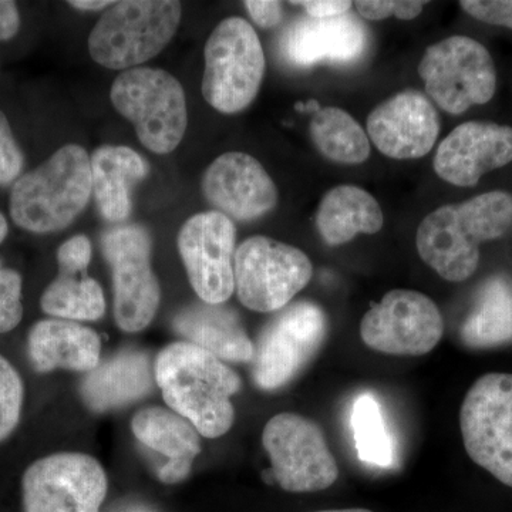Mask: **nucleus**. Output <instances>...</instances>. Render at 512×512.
<instances>
[{
	"label": "nucleus",
	"mask_w": 512,
	"mask_h": 512,
	"mask_svg": "<svg viewBox=\"0 0 512 512\" xmlns=\"http://www.w3.org/2000/svg\"><path fill=\"white\" fill-rule=\"evenodd\" d=\"M154 377L165 403L200 436L218 439L231 430V397L241 390V379L218 357L188 342L173 343L158 355Z\"/></svg>",
	"instance_id": "obj_1"
},
{
	"label": "nucleus",
	"mask_w": 512,
	"mask_h": 512,
	"mask_svg": "<svg viewBox=\"0 0 512 512\" xmlns=\"http://www.w3.org/2000/svg\"><path fill=\"white\" fill-rule=\"evenodd\" d=\"M512 224V195L491 191L430 212L417 229L420 258L450 282H463L480 264V244L503 237Z\"/></svg>",
	"instance_id": "obj_2"
},
{
	"label": "nucleus",
	"mask_w": 512,
	"mask_h": 512,
	"mask_svg": "<svg viewBox=\"0 0 512 512\" xmlns=\"http://www.w3.org/2000/svg\"><path fill=\"white\" fill-rule=\"evenodd\" d=\"M92 194L89 154L67 144L16 181L10 215L18 227L35 234L62 231L82 214Z\"/></svg>",
	"instance_id": "obj_3"
},
{
	"label": "nucleus",
	"mask_w": 512,
	"mask_h": 512,
	"mask_svg": "<svg viewBox=\"0 0 512 512\" xmlns=\"http://www.w3.org/2000/svg\"><path fill=\"white\" fill-rule=\"evenodd\" d=\"M181 13V3L174 0L116 2L90 33V56L107 69H136L171 42Z\"/></svg>",
	"instance_id": "obj_4"
},
{
	"label": "nucleus",
	"mask_w": 512,
	"mask_h": 512,
	"mask_svg": "<svg viewBox=\"0 0 512 512\" xmlns=\"http://www.w3.org/2000/svg\"><path fill=\"white\" fill-rule=\"evenodd\" d=\"M110 99L148 150L170 154L180 146L188 111L183 86L173 74L151 67L126 70L114 80Z\"/></svg>",
	"instance_id": "obj_5"
},
{
	"label": "nucleus",
	"mask_w": 512,
	"mask_h": 512,
	"mask_svg": "<svg viewBox=\"0 0 512 512\" xmlns=\"http://www.w3.org/2000/svg\"><path fill=\"white\" fill-rule=\"evenodd\" d=\"M202 96L217 111L235 114L258 96L265 55L255 29L242 18L222 20L204 50Z\"/></svg>",
	"instance_id": "obj_6"
},
{
	"label": "nucleus",
	"mask_w": 512,
	"mask_h": 512,
	"mask_svg": "<svg viewBox=\"0 0 512 512\" xmlns=\"http://www.w3.org/2000/svg\"><path fill=\"white\" fill-rule=\"evenodd\" d=\"M312 275V262L305 252L272 238H248L235 251V292L251 311H281L311 282Z\"/></svg>",
	"instance_id": "obj_7"
},
{
	"label": "nucleus",
	"mask_w": 512,
	"mask_h": 512,
	"mask_svg": "<svg viewBox=\"0 0 512 512\" xmlns=\"http://www.w3.org/2000/svg\"><path fill=\"white\" fill-rule=\"evenodd\" d=\"M262 444L271 458L272 483L288 493H318L336 483L339 467L318 423L296 413L266 423Z\"/></svg>",
	"instance_id": "obj_8"
},
{
	"label": "nucleus",
	"mask_w": 512,
	"mask_h": 512,
	"mask_svg": "<svg viewBox=\"0 0 512 512\" xmlns=\"http://www.w3.org/2000/svg\"><path fill=\"white\" fill-rule=\"evenodd\" d=\"M419 74L429 99L454 116L488 103L497 89L493 57L480 42L466 36L448 37L430 46Z\"/></svg>",
	"instance_id": "obj_9"
},
{
	"label": "nucleus",
	"mask_w": 512,
	"mask_h": 512,
	"mask_svg": "<svg viewBox=\"0 0 512 512\" xmlns=\"http://www.w3.org/2000/svg\"><path fill=\"white\" fill-rule=\"evenodd\" d=\"M471 460L512 487V375L488 373L468 390L460 412Z\"/></svg>",
	"instance_id": "obj_10"
},
{
	"label": "nucleus",
	"mask_w": 512,
	"mask_h": 512,
	"mask_svg": "<svg viewBox=\"0 0 512 512\" xmlns=\"http://www.w3.org/2000/svg\"><path fill=\"white\" fill-rule=\"evenodd\" d=\"M328 333V319L316 303L285 306L259 335L252 376L259 389L276 390L292 382L315 357Z\"/></svg>",
	"instance_id": "obj_11"
},
{
	"label": "nucleus",
	"mask_w": 512,
	"mask_h": 512,
	"mask_svg": "<svg viewBox=\"0 0 512 512\" xmlns=\"http://www.w3.org/2000/svg\"><path fill=\"white\" fill-rule=\"evenodd\" d=\"M114 286V318L120 329H146L160 306L161 291L151 266V237L141 225H119L101 239Z\"/></svg>",
	"instance_id": "obj_12"
},
{
	"label": "nucleus",
	"mask_w": 512,
	"mask_h": 512,
	"mask_svg": "<svg viewBox=\"0 0 512 512\" xmlns=\"http://www.w3.org/2000/svg\"><path fill=\"white\" fill-rule=\"evenodd\" d=\"M22 493L25 512H100L107 477L87 454H53L25 471Z\"/></svg>",
	"instance_id": "obj_13"
},
{
	"label": "nucleus",
	"mask_w": 512,
	"mask_h": 512,
	"mask_svg": "<svg viewBox=\"0 0 512 512\" xmlns=\"http://www.w3.org/2000/svg\"><path fill=\"white\" fill-rule=\"evenodd\" d=\"M444 320L429 296L394 289L363 316L360 336L376 352L394 356H423L439 345Z\"/></svg>",
	"instance_id": "obj_14"
},
{
	"label": "nucleus",
	"mask_w": 512,
	"mask_h": 512,
	"mask_svg": "<svg viewBox=\"0 0 512 512\" xmlns=\"http://www.w3.org/2000/svg\"><path fill=\"white\" fill-rule=\"evenodd\" d=\"M237 229L218 211L201 212L185 222L177 245L198 298L222 305L235 292L234 256Z\"/></svg>",
	"instance_id": "obj_15"
},
{
	"label": "nucleus",
	"mask_w": 512,
	"mask_h": 512,
	"mask_svg": "<svg viewBox=\"0 0 512 512\" xmlns=\"http://www.w3.org/2000/svg\"><path fill=\"white\" fill-rule=\"evenodd\" d=\"M367 134L384 156L414 160L433 150L440 134V116L426 94L404 90L369 114Z\"/></svg>",
	"instance_id": "obj_16"
},
{
	"label": "nucleus",
	"mask_w": 512,
	"mask_h": 512,
	"mask_svg": "<svg viewBox=\"0 0 512 512\" xmlns=\"http://www.w3.org/2000/svg\"><path fill=\"white\" fill-rule=\"evenodd\" d=\"M202 192L229 220H256L278 204L274 181L256 158L245 153L218 157L202 177Z\"/></svg>",
	"instance_id": "obj_17"
},
{
	"label": "nucleus",
	"mask_w": 512,
	"mask_h": 512,
	"mask_svg": "<svg viewBox=\"0 0 512 512\" xmlns=\"http://www.w3.org/2000/svg\"><path fill=\"white\" fill-rule=\"evenodd\" d=\"M512 161V128L467 121L454 128L437 148L434 171L448 184L473 187L484 174Z\"/></svg>",
	"instance_id": "obj_18"
},
{
	"label": "nucleus",
	"mask_w": 512,
	"mask_h": 512,
	"mask_svg": "<svg viewBox=\"0 0 512 512\" xmlns=\"http://www.w3.org/2000/svg\"><path fill=\"white\" fill-rule=\"evenodd\" d=\"M366 28L356 16L318 19L299 16L285 30L281 53L295 67H312L320 63L355 62L365 52Z\"/></svg>",
	"instance_id": "obj_19"
},
{
	"label": "nucleus",
	"mask_w": 512,
	"mask_h": 512,
	"mask_svg": "<svg viewBox=\"0 0 512 512\" xmlns=\"http://www.w3.org/2000/svg\"><path fill=\"white\" fill-rule=\"evenodd\" d=\"M28 343L30 362L39 373L55 369L90 373L100 365L99 335L73 320L37 322Z\"/></svg>",
	"instance_id": "obj_20"
},
{
	"label": "nucleus",
	"mask_w": 512,
	"mask_h": 512,
	"mask_svg": "<svg viewBox=\"0 0 512 512\" xmlns=\"http://www.w3.org/2000/svg\"><path fill=\"white\" fill-rule=\"evenodd\" d=\"M154 380L147 353L123 350L90 372L83 380L80 393L84 404L93 412H110L148 396Z\"/></svg>",
	"instance_id": "obj_21"
},
{
	"label": "nucleus",
	"mask_w": 512,
	"mask_h": 512,
	"mask_svg": "<svg viewBox=\"0 0 512 512\" xmlns=\"http://www.w3.org/2000/svg\"><path fill=\"white\" fill-rule=\"evenodd\" d=\"M173 325L184 342L207 350L220 360L238 363L254 360V343L237 313L224 305L202 302L188 306L175 316Z\"/></svg>",
	"instance_id": "obj_22"
},
{
	"label": "nucleus",
	"mask_w": 512,
	"mask_h": 512,
	"mask_svg": "<svg viewBox=\"0 0 512 512\" xmlns=\"http://www.w3.org/2000/svg\"><path fill=\"white\" fill-rule=\"evenodd\" d=\"M92 188L100 214L110 222L126 221L131 214V188L147 177L148 163L124 146H103L90 157Z\"/></svg>",
	"instance_id": "obj_23"
},
{
	"label": "nucleus",
	"mask_w": 512,
	"mask_h": 512,
	"mask_svg": "<svg viewBox=\"0 0 512 512\" xmlns=\"http://www.w3.org/2000/svg\"><path fill=\"white\" fill-rule=\"evenodd\" d=\"M383 224L379 202L356 185H339L326 192L316 214L320 237L330 247L346 244L359 234H377Z\"/></svg>",
	"instance_id": "obj_24"
},
{
	"label": "nucleus",
	"mask_w": 512,
	"mask_h": 512,
	"mask_svg": "<svg viewBox=\"0 0 512 512\" xmlns=\"http://www.w3.org/2000/svg\"><path fill=\"white\" fill-rule=\"evenodd\" d=\"M464 345L495 348L512 342V284L503 276L488 279L460 330Z\"/></svg>",
	"instance_id": "obj_25"
},
{
	"label": "nucleus",
	"mask_w": 512,
	"mask_h": 512,
	"mask_svg": "<svg viewBox=\"0 0 512 512\" xmlns=\"http://www.w3.org/2000/svg\"><path fill=\"white\" fill-rule=\"evenodd\" d=\"M134 436L150 450L167 457L171 463H188L200 454V433L190 421L174 410L147 407L131 421Z\"/></svg>",
	"instance_id": "obj_26"
},
{
	"label": "nucleus",
	"mask_w": 512,
	"mask_h": 512,
	"mask_svg": "<svg viewBox=\"0 0 512 512\" xmlns=\"http://www.w3.org/2000/svg\"><path fill=\"white\" fill-rule=\"evenodd\" d=\"M311 137L319 153L333 163L357 165L365 163L370 156L366 131L348 111L338 107L316 111Z\"/></svg>",
	"instance_id": "obj_27"
},
{
	"label": "nucleus",
	"mask_w": 512,
	"mask_h": 512,
	"mask_svg": "<svg viewBox=\"0 0 512 512\" xmlns=\"http://www.w3.org/2000/svg\"><path fill=\"white\" fill-rule=\"evenodd\" d=\"M47 315L64 320H97L106 312L99 282L86 274H59L40 299Z\"/></svg>",
	"instance_id": "obj_28"
},
{
	"label": "nucleus",
	"mask_w": 512,
	"mask_h": 512,
	"mask_svg": "<svg viewBox=\"0 0 512 512\" xmlns=\"http://www.w3.org/2000/svg\"><path fill=\"white\" fill-rule=\"evenodd\" d=\"M352 431L360 461L375 467L392 466V437L386 429L380 404L370 394H362L353 404Z\"/></svg>",
	"instance_id": "obj_29"
},
{
	"label": "nucleus",
	"mask_w": 512,
	"mask_h": 512,
	"mask_svg": "<svg viewBox=\"0 0 512 512\" xmlns=\"http://www.w3.org/2000/svg\"><path fill=\"white\" fill-rule=\"evenodd\" d=\"M23 382L15 367L0 356V441L9 437L22 414Z\"/></svg>",
	"instance_id": "obj_30"
},
{
	"label": "nucleus",
	"mask_w": 512,
	"mask_h": 512,
	"mask_svg": "<svg viewBox=\"0 0 512 512\" xmlns=\"http://www.w3.org/2000/svg\"><path fill=\"white\" fill-rule=\"evenodd\" d=\"M22 318V278L0 264V333L15 329Z\"/></svg>",
	"instance_id": "obj_31"
},
{
	"label": "nucleus",
	"mask_w": 512,
	"mask_h": 512,
	"mask_svg": "<svg viewBox=\"0 0 512 512\" xmlns=\"http://www.w3.org/2000/svg\"><path fill=\"white\" fill-rule=\"evenodd\" d=\"M426 2L414 0H357L355 6L362 18L367 20H383L389 16L397 19L412 20L423 12Z\"/></svg>",
	"instance_id": "obj_32"
},
{
	"label": "nucleus",
	"mask_w": 512,
	"mask_h": 512,
	"mask_svg": "<svg viewBox=\"0 0 512 512\" xmlns=\"http://www.w3.org/2000/svg\"><path fill=\"white\" fill-rule=\"evenodd\" d=\"M23 154L5 114L0 111V185L12 183L22 173Z\"/></svg>",
	"instance_id": "obj_33"
},
{
	"label": "nucleus",
	"mask_w": 512,
	"mask_h": 512,
	"mask_svg": "<svg viewBox=\"0 0 512 512\" xmlns=\"http://www.w3.org/2000/svg\"><path fill=\"white\" fill-rule=\"evenodd\" d=\"M92 242L86 235H76L57 251L59 274H86L92 262Z\"/></svg>",
	"instance_id": "obj_34"
},
{
	"label": "nucleus",
	"mask_w": 512,
	"mask_h": 512,
	"mask_svg": "<svg viewBox=\"0 0 512 512\" xmlns=\"http://www.w3.org/2000/svg\"><path fill=\"white\" fill-rule=\"evenodd\" d=\"M460 6L480 22L512 29V0H463Z\"/></svg>",
	"instance_id": "obj_35"
},
{
	"label": "nucleus",
	"mask_w": 512,
	"mask_h": 512,
	"mask_svg": "<svg viewBox=\"0 0 512 512\" xmlns=\"http://www.w3.org/2000/svg\"><path fill=\"white\" fill-rule=\"evenodd\" d=\"M244 5L256 25L264 29L275 28L284 16L282 3L274 0H248Z\"/></svg>",
	"instance_id": "obj_36"
},
{
	"label": "nucleus",
	"mask_w": 512,
	"mask_h": 512,
	"mask_svg": "<svg viewBox=\"0 0 512 512\" xmlns=\"http://www.w3.org/2000/svg\"><path fill=\"white\" fill-rule=\"evenodd\" d=\"M292 3L293 5L303 6L308 16L318 19L346 15L353 5L349 0H303V2Z\"/></svg>",
	"instance_id": "obj_37"
},
{
	"label": "nucleus",
	"mask_w": 512,
	"mask_h": 512,
	"mask_svg": "<svg viewBox=\"0 0 512 512\" xmlns=\"http://www.w3.org/2000/svg\"><path fill=\"white\" fill-rule=\"evenodd\" d=\"M20 16L18 6L10 0H0V40H9L18 33Z\"/></svg>",
	"instance_id": "obj_38"
},
{
	"label": "nucleus",
	"mask_w": 512,
	"mask_h": 512,
	"mask_svg": "<svg viewBox=\"0 0 512 512\" xmlns=\"http://www.w3.org/2000/svg\"><path fill=\"white\" fill-rule=\"evenodd\" d=\"M191 464L188 463H171L165 464L160 471H158V477L165 484L180 483L185 477L190 474Z\"/></svg>",
	"instance_id": "obj_39"
},
{
	"label": "nucleus",
	"mask_w": 512,
	"mask_h": 512,
	"mask_svg": "<svg viewBox=\"0 0 512 512\" xmlns=\"http://www.w3.org/2000/svg\"><path fill=\"white\" fill-rule=\"evenodd\" d=\"M114 3L116 2H110V0H73L69 5L79 10H101L107 6H113Z\"/></svg>",
	"instance_id": "obj_40"
},
{
	"label": "nucleus",
	"mask_w": 512,
	"mask_h": 512,
	"mask_svg": "<svg viewBox=\"0 0 512 512\" xmlns=\"http://www.w3.org/2000/svg\"><path fill=\"white\" fill-rule=\"evenodd\" d=\"M8 231V221H6L5 215L0 212V242L5 241L6 235H8Z\"/></svg>",
	"instance_id": "obj_41"
},
{
	"label": "nucleus",
	"mask_w": 512,
	"mask_h": 512,
	"mask_svg": "<svg viewBox=\"0 0 512 512\" xmlns=\"http://www.w3.org/2000/svg\"><path fill=\"white\" fill-rule=\"evenodd\" d=\"M313 512H373V511L366 510V508H343V510H323V511H313Z\"/></svg>",
	"instance_id": "obj_42"
}]
</instances>
